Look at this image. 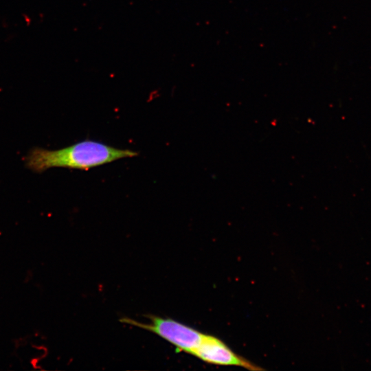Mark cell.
<instances>
[{"instance_id":"obj_2","label":"cell","mask_w":371,"mask_h":371,"mask_svg":"<svg viewBox=\"0 0 371 371\" xmlns=\"http://www.w3.org/2000/svg\"><path fill=\"white\" fill-rule=\"evenodd\" d=\"M126 322L152 331L176 347L178 350L192 354L201 343L203 333L172 319L151 317L148 324L131 319Z\"/></svg>"},{"instance_id":"obj_1","label":"cell","mask_w":371,"mask_h":371,"mask_svg":"<svg viewBox=\"0 0 371 371\" xmlns=\"http://www.w3.org/2000/svg\"><path fill=\"white\" fill-rule=\"evenodd\" d=\"M138 155L135 151L85 140L58 150L34 148L25 158L26 166L36 172L52 168L87 170L114 161Z\"/></svg>"},{"instance_id":"obj_3","label":"cell","mask_w":371,"mask_h":371,"mask_svg":"<svg viewBox=\"0 0 371 371\" xmlns=\"http://www.w3.org/2000/svg\"><path fill=\"white\" fill-rule=\"evenodd\" d=\"M192 355L210 364L262 370V368L235 353L222 340L210 335L204 334L201 343Z\"/></svg>"}]
</instances>
